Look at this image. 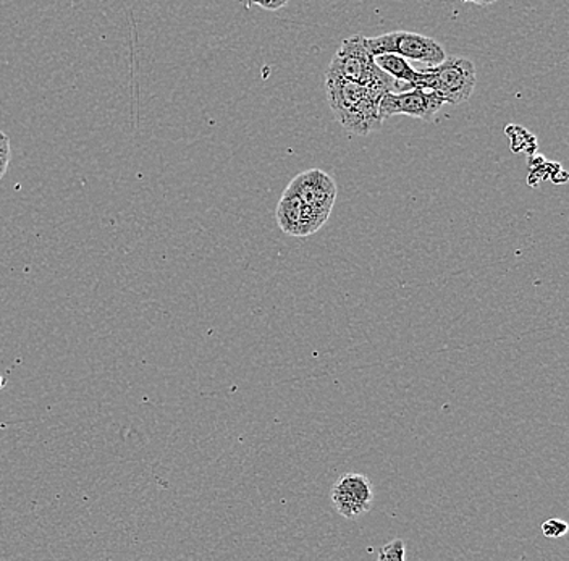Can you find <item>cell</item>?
<instances>
[{
	"label": "cell",
	"mask_w": 569,
	"mask_h": 561,
	"mask_svg": "<svg viewBox=\"0 0 569 561\" xmlns=\"http://www.w3.org/2000/svg\"><path fill=\"white\" fill-rule=\"evenodd\" d=\"M326 78L357 83L382 98L412 89L405 83L390 78L376 65L372 55L367 51L366 36L363 35L350 36L342 42L330 62Z\"/></svg>",
	"instance_id": "obj_1"
},
{
	"label": "cell",
	"mask_w": 569,
	"mask_h": 561,
	"mask_svg": "<svg viewBox=\"0 0 569 561\" xmlns=\"http://www.w3.org/2000/svg\"><path fill=\"white\" fill-rule=\"evenodd\" d=\"M422 72L427 75L425 89L439 95L445 104L469 101L478 83L475 63L456 55L446 58L440 65L426 66Z\"/></svg>",
	"instance_id": "obj_2"
},
{
	"label": "cell",
	"mask_w": 569,
	"mask_h": 561,
	"mask_svg": "<svg viewBox=\"0 0 569 561\" xmlns=\"http://www.w3.org/2000/svg\"><path fill=\"white\" fill-rule=\"evenodd\" d=\"M366 46L372 58L395 54L405 61L421 62L427 66L440 65L446 59L445 48L440 42L419 33H385L376 38H366Z\"/></svg>",
	"instance_id": "obj_3"
},
{
	"label": "cell",
	"mask_w": 569,
	"mask_h": 561,
	"mask_svg": "<svg viewBox=\"0 0 569 561\" xmlns=\"http://www.w3.org/2000/svg\"><path fill=\"white\" fill-rule=\"evenodd\" d=\"M284 191L296 196L304 205L330 215L337 198V184L320 169H311L296 175Z\"/></svg>",
	"instance_id": "obj_4"
},
{
	"label": "cell",
	"mask_w": 569,
	"mask_h": 561,
	"mask_svg": "<svg viewBox=\"0 0 569 561\" xmlns=\"http://www.w3.org/2000/svg\"><path fill=\"white\" fill-rule=\"evenodd\" d=\"M443 104L445 102L439 95L427 89L415 88L399 95H385L380 99V121L402 114L427 122L443 108Z\"/></svg>",
	"instance_id": "obj_5"
},
{
	"label": "cell",
	"mask_w": 569,
	"mask_h": 561,
	"mask_svg": "<svg viewBox=\"0 0 569 561\" xmlns=\"http://www.w3.org/2000/svg\"><path fill=\"white\" fill-rule=\"evenodd\" d=\"M332 501L333 507L343 518L357 520L372 507V483L364 474H343L333 486Z\"/></svg>",
	"instance_id": "obj_6"
},
{
	"label": "cell",
	"mask_w": 569,
	"mask_h": 561,
	"mask_svg": "<svg viewBox=\"0 0 569 561\" xmlns=\"http://www.w3.org/2000/svg\"><path fill=\"white\" fill-rule=\"evenodd\" d=\"M327 219L329 215L307 208L296 196L287 191H283L282 199L277 205V224L280 230L290 237H309L326 225Z\"/></svg>",
	"instance_id": "obj_7"
},
{
	"label": "cell",
	"mask_w": 569,
	"mask_h": 561,
	"mask_svg": "<svg viewBox=\"0 0 569 561\" xmlns=\"http://www.w3.org/2000/svg\"><path fill=\"white\" fill-rule=\"evenodd\" d=\"M327 99L336 119L342 117L346 112L356 108L363 99L369 98L376 92L357 83L345 82V79L326 78ZM382 99V96L376 95Z\"/></svg>",
	"instance_id": "obj_8"
},
{
	"label": "cell",
	"mask_w": 569,
	"mask_h": 561,
	"mask_svg": "<svg viewBox=\"0 0 569 561\" xmlns=\"http://www.w3.org/2000/svg\"><path fill=\"white\" fill-rule=\"evenodd\" d=\"M380 98L370 95L369 98L363 99L356 108L346 112L342 117L337 119L343 128L357 136H366L369 133L377 132L382 126L379 115Z\"/></svg>",
	"instance_id": "obj_9"
},
{
	"label": "cell",
	"mask_w": 569,
	"mask_h": 561,
	"mask_svg": "<svg viewBox=\"0 0 569 561\" xmlns=\"http://www.w3.org/2000/svg\"><path fill=\"white\" fill-rule=\"evenodd\" d=\"M376 65L382 70L383 73L395 79V82L405 83L409 88L425 89L427 75L422 70L413 68L412 63L405 61L395 54L379 55L374 58Z\"/></svg>",
	"instance_id": "obj_10"
},
{
	"label": "cell",
	"mask_w": 569,
	"mask_h": 561,
	"mask_svg": "<svg viewBox=\"0 0 569 561\" xmlns=\"http://www.w3.org/2000/svg\"><path fill=\"white\" fill-rule=\"evenodd\" d=\"M406 547L402 539L392 540L379 550L377 561H406Z\"/></svg>",
	"instance_id": "obj_11"
},
{
	"label": "cell",
	"mask_w": 569,
	"mask_h": 561,
	"mask_svg": "<svg viewBox=\"0 0 569 561\" xmlns=\"http://www.w3.org/2000/svg\"><path fill=\"white\" fill-rule=\"evenodd\" d=\"M542 534L548 539H558V537L567 536L569 526L567 521L560 520V518H551L542 524Z\"/></svg>",
	"instance_id": "obj_12"
},
{
	"label": "cell",
	"mask_w": 569,
	"mask_h": 561,
	"mask_svg": "<svg viewBox=\"0 0 569 561\" xmlns=\"http://www.w3.org/2000/svg\"><path fill=\"white\" fill-rule=\"evenodd\" d=\"M10 159H12L10 148L0 149V180L5 177L7 171H9Z\"/></svg>",
	"instance_id": "obj_13"
},
{
	"label": "cell",
	"mask_w": 569,
	"mask_h": 561,
	"mask_svg": "<svg viewBox=\"0 0 569 561\" xmlns=\"http://www.w3.org/2000/svg\"><path fill=\"white\" fill-rule=\"evenodd\" d=\"M257 5H260L261 9L269 10V12H277V10L287 7L288 2L287 0H282V2H257Z\"/></svg>",
	"instance_id": "obj_14"
},
{
	"label": "cell",
	"mask_w": 569,
	"mask_h": 561,
	"mask_svg": "<svg viewBox=\"0 0 569 561\" xmlns=\"http://www.w3.org/2000/svg\"><path fill=\"white\" fill-rule=\"evenodd\" d=\"M10 148V139L9 136L5 135V133L0 129V149H7Z\"/></svg>",
	"instance_id": "obj_15"
},
{
	"label": "cell",
	"mask_w": 569,
	"mask_h": 561,
	"mask_svg": "<svg viewBox=\"0 0 569 561\" xmlns=\"http://www.w3.org/2000/svg\"><path fill=\"white\" fill-rule=\"evenodd\" d=\"M3 384H5V382H3V377L0 375V390H2Z\"/></svg>",
	"instance_id": "obj_16"
}]
</instances>
